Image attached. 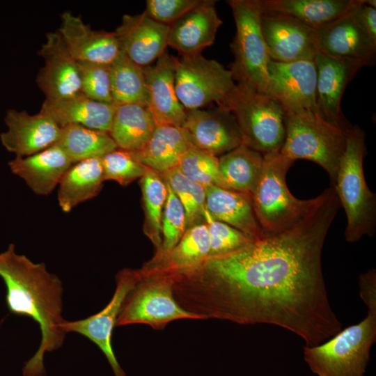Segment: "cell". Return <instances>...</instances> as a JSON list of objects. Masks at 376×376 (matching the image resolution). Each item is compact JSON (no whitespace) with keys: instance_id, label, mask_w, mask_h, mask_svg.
<instances>
[{"instance_id":"obj_24","label":"cell","mask_w":376,"mask_h":376,"mask_svg":"<svg viewBox=\"0 0 376 376\" xmlns=\"http://www.w3.org/2000/svg\"><path fill=\"white\" fill-rule=\"evenodd\" d=\"M115 109V104L92 100L80 92L58 99H45L40 112L61 127L77 125L109 132Z\"/></svg>"},{"instance_id":"obj_21","label":"cell","mask_w":376,"mask_h":376,"mask_svg":"<svg viewBox=\"0 0 376 376\" xmlns=\"http://www.w3.org/2000/svg\"><path fill=\"white\" fill-rule=\"evenodd\" d=\"M58 29L71 55L77 61L110 65L120 52L114 31L94 30L70 11L61 16Z\"/></svg>"},{"instance_id":"obj_27","label":"cell","mask_w":376,"mask_h":376,"mask_svg":"<svg viewBox=\"0 0 376 376\" xmlns=\"http://www.w3.org/2000/svg\"><path fill=\"white\" fill-rule=\"evenodd\" d=\"M210 240L207 226L200 224L186 230L175 246L157 258H152L143 266L157 269L173 276L188 273L209 256Z\"/></svg>"},{"instance_id":"obj_22","label":"cell","mask_w":376,"mask_h":376,"mask_svg":"<svg viewBox=\"0 0 376 376\" xmlns=\"http://www.w3.org/2000/svg\"><path fill=\"white\" fill-rule=\"evenodd\" d=\"M213 0H201L193 8L169 26L167 45L180 56L200 54L211 46L222 21Z\"/></svg>"},{"instance_id":"obj_18","label":"cell","mask_w":376,"mask_h":376,"mask_svg":"<svg viewBox=\"0 0 376 376\" xmlns=\"http://www.w3.org/2000/svg\"><path fill=\"white\" fill-rule=\"evenodd\" d=\"M354 8L316 29L319 52L334 58L359 61L365 66L374 65L376 42L356 20Z\"/></svg>"},{"instance_id":"obj_30","label":"cell","mask_w":376,"mask_h":376,"mask_svg":"<svg viewBox=\"0 0 376 376\" xmlns=\"http://www.w3.org/2000/svg\"><path fill=\"white\" fill-rule=\"evenodd\" d=\"M155 127V120L146 106L116 104L109 133L118 148L134 152L146 145Z\"/></svg>"},{"instance_id":"obj_23","label":"cell","mask_w":376,"mask_h":376,"mask_svg":"<svg viewBox=\"0 0 376 376\" xmlns=\"http://www.w3.org/2000/svg\"><path fill=\"white\" fill-rule=\"evenodd\" d=\"M73 162L57 143L27 157L8 162L11 172L36 194L47 196L58 185Z\"/></svg>"},{"instance_id":"obj_28","label":"cell","mask_w":376,"mask_h":376,"mask_svg":"<svg viewBox=\"0 0 376 376\" xmlns=\"http://www.w3.org/2000/svg\"><path fill=\"white\" fill-rule=\"evenodd\" d=\"M101 157L75 162L58 184L57 198L64 212H70L79 204L97 196L104 182Z\"/></svg>"},{"instance_id":"obj_5","label":"cell","mask_w":376,"mask_h":376,"mask_svg":"<svg viewBox=\"0 0 376 376\" xmlns=\"http://www.w3.org/2000/svg\"><path fill=\"white\" fill-rule=\"evenodd\" d=\"M376 341V309L324 342L304 345V359L318 376H363Z\"/></svg>"},{"instance_id":"obj_3","label":"cell","mask_w":376,"mask_h":376,"mask_svg":"<svg viewBox=\"0 0 376 376\" xmlns=\"http://www.w3.org/2000/svg\"><path fill=\"white\" fill-rule=\"evenodd\" d=\"M365 133L358 125L347 131L345 149L334 187L345 210V239L355 242L364 235L373 237L376 226V196L368 188L363 173Z\"/></svg>"},{"instance_id":"obj_17","label":"cell","mask_w":376,"mask_h":376,"mask_svg":"<svg viewBox=\"0 0 376 376\" xmlns=\"http://www.w3.org/2000/svg\"><path fill=\"white\" fill-rule=\"evenodd\" d=\"M6 131L0 134L3 146L15 157H27L54 144L61 127L40 112L29 114L26 110L8 109L4 118Z\"/></svg>"},{"instance_id":"obj_35","label":"cell","mask_w":376,"mask_h":376,"mask_svg":"<svg viewBox=\"0 0 376 376\" xmlns=\"http://www.w3.org/2000/svg\"><path fill=\"white\" fill-rule=\"evenodd\" d=\"M162 175L185 209L186 228L205 223V188L187 178L178 167Z\"/></svg>"},{"instance_id":"obj_25","label":"cell","mask_w":376,"mask_h":376,"mask_svg":"<svg viewBox=\"0 0 376 376\" xmlns=\"http://www.w3.org/2000/svg\"><path fill=\"white\" fill-rule=\"evenodd\" d=\"M205 193L206 210L214 219L235 228L253 240L263 237L251 194L217 185L205 187Z\"/></svg>"},{"instance_id":"obj_42","label":"cell","mask_w":376,"mask_h":376,"mask_svg":"<svg viewBox=\"0 0 376 376\" xmlns=\"http://www.w3.org/2000/svg\"><path fill=\"white\" fill-rule=\"evenodd\" d=\"M359 295L368 309H376V271L371 269L361 274L359 279Z\"/></svg>"},{"instance_id":"obj_7","label":"cell","mask_w":376,"mask_h":376,"mask_svg":"<svg viewBox=\"0 0 376 376\" xmlns=\"http://www.w3.org/2000/svg\"><path fill=\"white\" fill-rule=\"evenodd\" d=\"M285 123L280 154L293 162L302 159L316 163L327 171L333 185L349 128L334 125L313 112L285 113Z\"/></svg>"},{"instance_id":"obj_13","label":"cell","mask_w":376,"mask_h":376,"mask_svg":"<svg viewBox=\"0 0 376 376\" xmlns=\"http://www.w3.org/2000/svg\"><path fill=\"white\" fill-rule=\"evenodd\" d=\"M260 24L271 60L314 61L319 52L316 29L291 16L262 10Z\"/></svg>"},{"instance_id":"obj_37","label":"cell","mask_w":376,"mask_h":376,"mask_svg":"<svg viewBox=\"0 0 376 376\" xmlns=\"http://www.w3.org/2000/svg\"><path fill=\"white\" fill-rule=\"evenodd\" d=\"M186 230L185 209L168 185V196L162 219L161 246L152 258H159L171 250Z\"/></svg>"},{"instance_id":"obj_41","label":"cell","mask_w":376,"mask_h":376,"mask_svg":"<svg viewBox=\"0 0 376 376\" xmlns=\"http://www.w3.org/2000/svg\"><path fill=\"white\" fill-rule=\"evenodd\" d=\"M201 0H147L144 13L153 20L171 25Z\"/></svg>"},{"instance_id":"obj_9","label":"cell","mask_w":376,"mask_h":376,"mask_svg":"<svg viewBox=\"0 0 376 376\" xmlns=\"http://www.w3.org/2000/svg\"><path fill=\"white\" fill-rule=\"evenodd\" d=\"M236 26L230 47L234 61L230 65L237 84L266 91L267 66L271 60L260 24V0H228Z\"/></svg>"},{"instance_id":"obj_12","label":"cell","mask_w":376,"mask_h":376,"mask_svg":"<svg viewBox=\"0 0 376 376\" xmlns=\"http://www.w3.org/2000/svg\"><path fill=\"white\" fill-rule=\"evenodd\" d=\"M265 93L285 113H316V68L314 61L279 62L270 60Z\"/></svg>"},{"instance_id":"obj_29","label":"cell","mask_w":376,"mask_h":376,"mask_svg":"<svg viewBox=\"0 0 376 376\" xmlns=\"http://www.w3.org/2000/svg\"><path fill=\"white\" fill-rule=\"evenodd\" d=\"M361 0H260L263 11L291 16L318 29L355 8Z\"/></svg>"},{"instance_id":"obj_39","label":"cell","mask_w":376,"mask_h":376,"mask_svg":"<svg viewBox=\"0 0 376 376\" xmlns=\"http://www.w3.org/2000/svg\"><path fill=\"white\" fill-rule=\"evenodd\" d=\"M81 93L88 97L105 103H113L110 65L78 61Z\"/></svg>"},{"instance_id":"obj_16","label":"cell","mask_w":376,"mask_h":376,"mask_svg":"<svg viewBox=\"0 0 376 376\" xmlns=\"http://www.w3.org/2000/svg\"><path fill=\"white\" fill-rule=\"evenodd\" d=\"M316 111L324 120L348 129L342 119L340 109L343 93L354 76L364 65L361 62L329 56L321 52L316 55Z\"/></svg>"},{"instance_id":"obj_43","label":"cell","mask_w":376,"mask_h":376,"mask_svg":"<svg viewBox=\"0 0 376 376\" xmlns=\"http://www.w3.org/2000/svg\"><path fill=\"white\" fill-rule=\"evenodd\" d=\"M353 13L362 29L376 42V8L368 6L365 0H361L354 9Z\"/></svg>"},{"instance_id":"obj_1","label":"cell","mask_w":376,"mask_h":376,"mask_svg":"<svg viewBox=\"0 0 376 376\" xmlns=\"http://www.w3.org/2000/svg\"><path fill=\"white\" fill-rule=\"evenodd\" d=\"M318 196L292 227L207 257L195 269L175 276L178 304L203 320L279 327L305 345L320 344L340 331L322 267L324 243L340 205L332 187Z\"/></svg>"},{"instance_id":"obj_38","label":"cell","mask_w":376,"mask_h":376,"mask_svg":"<svg viewBox=\"0 0 376 376\" xmlns=\"http://www.w3.org/2000/svg\"><path fill=\"white\" fill-rule=\"evenodd\" d=\"M104 180H114L127 186L141 178L148 168L129 151L117 148L101 157Z\"/></svg>"},{"instance_id":"obj_34","label":"cell","mask_w":376,"mask_h":376,"mask_svg":"<svg viewBox=\"0 0 376 376\" xmlns=\"http://www.w3.org/2000/svg\"><path fill=\"white\" fill-rule=\"evenodd\" d=\"M145 213L143 231L157 252L162 243V219L168 196V185L163 175L148 169L141 178Z\"/></svg>"},{"instance_id":"obj_33","label":"cell","mask_w":376,"mask_h":376,"mask_svg":"<svg viewBox=\"0 0 376 376\" xmlns=\"http://www.w3.org/2000/svg\"><path fill=\"white\" fill-rule=\"evenodd\" d=\"M110 70L113 103L147 107L148 94L143 67L134 63L120 51L110 65Z\"/></svg>"},{"instance_id":"obj_6","label":"cell","mask_w":376,"mask_h":376,"mask_svg":"<svg viewBox=\"0 0 376 376\" xmlns=\"http://www.w3.org/2000/svg\"><path fill=\"white\" fill-rule=\"evenodd\" d=\"M219 107L233 114L242 144L263 155L281 150L285 136V112L274 98L236 84Z\"/></svg>"},{"instance_id":"obj_40","label":"cell","mask_w":376,"mask_h":376,"mask_svg":"<svg viewBox=\"0 0 376 376\" xmlns=\"http://www.w3.org/2000/svg\"><path fill=\"white\" fill-rule=\"evenodd\" d=\"M210 240V256L226 254L244 247L253 240L235 228L214 219L207 212L205 214Z\"/></svg>"},{"instance_id":"obj_15","label":"cell","mask_w":376,"mask_h":376,"mask_svg":"<svg viewBox=\"0 0 376 376\" xmlns=\"http://www.w3.org/2000/svg\"><path fill=\"white\" fill-rule=\"evenodd\" d=\"M193 146L215 156L222 155L242 144L236 120L228 109L188 110L182 125Z\"/></svg>"},{"instance_id":"obj_26","label":"cell","mask_w":376,"mask_h":376,"mask_svg":"<svg viewBox=\"0 0 376 376\" xmlns=\"http://www.w3.org/2000/svg\"><path fill=\"white\" fill-rule=\"evenodd\" d=\"M193 147L182 127L156 125L146 145L131 152L145 166L163 175L178 167L186 152Z\"/></svg>"},{"instance_id":"obj_8","label":"cell","mask_w":376,"mask_h":376,"mask_svg":"<svg viewBox=\"0 0 376 376\" xmlns=\"http://www.w3.org/2000/svg\"><path fill=\"white\" fill-rule=\"evenodd\" d=\"M139 271V279L123 303L116 327L143 324L163 329L177 320H203L178 304L173 295V275L144 266Z\"/></svg>"},{"instance_id":"obj_36","label":"cell","mask_w":376,"mask_h":376,"mask_svg":"<svg viewBox=\"0 0 376 376\" xmlns=\"http://www.w3.org/2000/svg\"><path fill=\"white\" fill-rule=\"evenodd\" d=\"M178 168L187 178L204 188L209 185L226 188L219 157L210 152L193 147L184 155Z\"/></svg>"},{"instance_id":"obj_32","label":"cell","mask_w":376,"mask_h":376,"mask_svg":"<svg viewBox=\"0 0 376 376\" xmlns=\"http://www.w3.org/2000/svg\"><path fill=\"white\" fill-rule=\"evenodd\" d=\"M74 163L94 157H102L118 148L109 132L77 125L61 127L56 143Z\"/></svg>"},{"instance_id":"obj_20","label":"cell","mask_w":376,"mask_h":376,"mask_svg":"<svg viewBox=\"0 0 376 376\" xmlns=\"http://www.w3.org/2000/svg\"><path fill=\"white\" fill-rule=\"evenodd\" d=\"M169 26L149 17L144 12L125 14L114 33L120 51L132 61L146 67L166 50Z\"/></svg>"},{"instance_id":"obj_10","label":"cell","mask_w":376,"mask_h":376,"mask_svg":"<svg viewBox=\"0 0 376 376\" xmlns=\"http://www.w3.org/2000/svg\"><path fill=\"white\" fill-rule=\"evenodd\" d=\"M235 84L231 71L216 60L201 54L175 57V92L186 111L221 106Z\"/></svg>"},{"instance_id":"obj_2","label":"cell","mask_w":376,"mask_h":376,"mask_svg":"<svg viewBox=\"0 0 376 376\" xmlns=\"http://www.w3.org/2000/svg\"><path fill=\"white\" fill-rule=\"evenodd\" d=\"M0 277L6 288L8 311L38 324L41 340L33 356L25 363L24 376H44V356L59 349L66 333L61 329L63 288L60 279L49 273L43 263H36L18 254L10 244L0 253Z\"/></svg>"},{"instance_id":"obj_19","label":"cell","mask_w":376,"mask_h":376,"mask_svg":"<svg viewBox=\"0 0 376 376\" xmlns=\"http://www.w3.org/2000/svg\"><path fill=\"white\" fill-rule=\"evenodd\" d=\"M148 94L147 107L156 125L182 127L187 111L175 92V57L166 50L154 65L143 67Z\"/></svg>"},{"instance_id":"obj_14","label":"cell","mask_w":376,"mask_h":376,"mask_svg":"<svg viewBox=\"0 0 376 376\" xmlns=\"http://www.w3.org/2000/svg\"><path fill=\"white\" fill-rule=\"evenodd\" d=\"M38 54L43 58L44 65L36 82L45 99H58L81 92L79 63L58 31L47 33Z\"/></svg>"},{"instance_id":"obj_11","label":"cell","mask_w":376,"mask_h":376,"mask_svg":"<svg viewBox=\"0 0 376 376\" xmlns=\"http://www.w3.org/2000/svg\"><path fill=\"white\" fill-rule=\"evenodd\" d=\"M139 279V269L125 268L116 276L114 293L104 308L84 319L67 321L61 324L62 330L84 336L93 342L106 357L115 376H126L114 354L111 338L112 333L120 313L123 303Z\"/></svg>"},{"instance_id":"obj_44","label":"cell","mask_w":376,"mask_h":376,"mask_svg":"<svg viewBox=\"0 0 376 376\" xmlns=\"http://www.w3.org/2000/svg\"><path fill=\"white\" fill-rule=\"evenodd\" d=\"M365 3L374 8L376 7L375 0H365Z\"/></svg>"},{"instance_id":"obj_31","label":"cell","mask_w":376,"mask_h":376,"mask_svg":"<svg viewBox=\"0 0 376 376\" xmlns=\"http://www.w3.org/2000/svg\"><path fill=\"white\" fill-rule=\"evenodd\" d=\"M221 178L226 189L253 194L263 165V155L244 144L219 157Z\"/></svg>"},{"instance_id":"obj_4","label":"cell","mask_w":376,"mask_h":376,"mask_svg":"<svg viewBox=\"0 0 376 376\" xmlns=\"http://www.w3.org/2000/svg\"><path fill=\"white\" fill-rule=\"evenodd\" d=\"M294 162L280 152L263 155L262 172L252 194L254 212L263 237L281 233L301 220L318 196L301 200L292 195L286 173Z\"/></svg>"}]
</instances>
